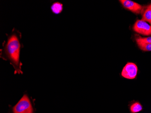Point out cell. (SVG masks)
I'll return each instance as SVG.
<instances>
[{"instance_id":"6","label":"cell","mask_w":151,"mask_h":113,"mask_svg":"<svg viewBox=\"0 0 151 113\" xmlns=\"http://www.w3.org/2000/svg\"><path fill=\"white\" fill-rule=\"evenodd\" d=\"M50 9L54 15H59L63 11V4L59 1H54L52 4Z\"/></svg>"},{"instance_id":"5","label":"cell","mask_w":151,"mask_h":113,"mask_svg":"<svg viewBox=\"0 0 151 113\" xmlns=\"http://www.w3.org/2000/svg\"><path fill=\"white\" fill-rule=\"evenodd\" d=\"M119 1L124 8L137 14H142L145 11V6L130 0H120Z\"/></svg>"},{"instance_id":"3","label":"cell","mask_w":151,"mask_h":113,"mask_svg":"<svg viewBox=\"0 0 151 113\" xmlns=\"http://www.w3.org/2000/svg\"><path fill=\"white\" fill-rule=\"evenodd\" d=\"M138 67L133 63H128L124 67L121 72V76L128 79H134L138 74Z\"/></svg>"},{"instance_id":"8","label":"cell","mask_w":151,"mask_h":113,"mask_svg":"<svg viewBox=\"0 0 151 113\" xmlns=\"http://www.w3.org/2000/svg\"><path fill=\"white\" fill-rule=\"evenodd\" d=\"M142 20L147 22L151 25V4L147 7L143 12Z\"/></svg>"},{"instance_id":"7","label":"cell","mask_w":151,"mask_h":113,"mask_svg":"<svg viewBox=\"0 0 151 113\" xmlns=\"http://www.w3.org/2000/svg\"><path fill=\"white\" fill-rule=\"evenodd\" d=\"M130 113H138L142 111L143 109V107L139 102L136 101L132 103L129 106Z\"/></svg>"},{"instance_id":"4","label":"cell","mask_w":151,"mask_h":113,"mask_svg":"<svg viewBox=\"0 0 151 113\" xmlns=\"http://www.w3.org/2000/svg\"><path fill=\"white\" fill-rule=\"evenodd\" d=\"M133 30L137 33L143 35H151V25L142 19L137 20L133 26Z\"/></svg>"},{"instance_id":"10","label":"cell","mask_w":151,"mask_h":113,"mask_svg":"<svg viewBox=\"0 0 151 113\" xmlns=\"http://www.w3.org/2000/svg\"><path fill=\"white\" fill-rule=\"evenodd\" d=\"M136 40L141 42L142 43L151 44V37H146V38H142V37H137L136 39Z\"/></svg>"},{"instance_id":"1","label":"cell","mask_w":151,"mask_h":113,"mask_svg":"<svg viewBox=\"0 0 151 113\" xmlns=\"http://www.w3.org/2000/svg\"><path fill=\"white\" fill-rule=\"evenodd\" d=\"M6 36L7 40L4 41L0 49V58L10 62L15 70V74H23L22 63L20 60V52L24 48L22 33L14 28L10 34H6Z\"/></svg>"},{"instance_id":"9","label":"cell","mask_w":151,"mask_h":113,"mask_svg":"<svg viewBox=\"0 0 151 113\" xmlns=\"http://www.w3.org/2000/svg\"><path fill=\"white\" fill-rule=\"evenodd\" d=\"M138 46L140 49L143 51H151V44L142 43L141 42L136 41Z\"/></svg>"},{"instance_id":"2","label":"cell","mask_w":151,"mask_h":113,"mask_svg":"<svg viewBox=\"0 0 151 113\" xmlns=\"http://www.w3.org/2000/svg\"><path fill=\"white\" fill-rule=\"evenodd\" d=\"M13 113H34L32 101L28 95L24 94L12 108Z\"/></svg>"}]
</instances>
